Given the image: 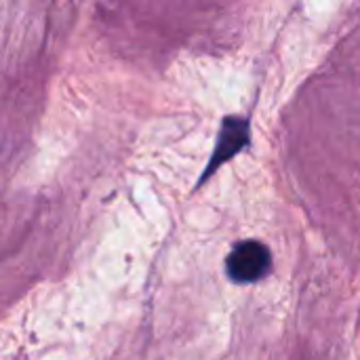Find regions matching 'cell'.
<instances>
[{
  "label": "cell",
  "instance_id": "cell-1",
  "mask_svg": "<svg viewBox=\"0 0 360 360\" xmlns=\"http://www.w3.org/2000/svg\"><path fill=\"white\" fill-rule=\"evenodd\" d=\"M272 270V253L262 240H240L226 257V272L238 285H253Z\"/></svg>",
  "mask_w": 360,
  "mask_h": 360
},
{
  "label": "cell",
  "instance_id": "cell-2",
  "mask_svg": "<svg viewBox=\"0 0 360 360\" xmlns=\"http://www.w3.org/2000/svg\"><path fill=\"white\" fill-rule=\"evenodd\" d=\"M251 124L247 118L243 116H226L221 127H219V135H217V143L213 148L211 160L207 165V171L202 173L200 181H207L221 165H226L228 160H232L234 156H238L251 141Z\"/></svg>",
  "mask_w": 360,
  "mask_h": 360
}]
</instances>
